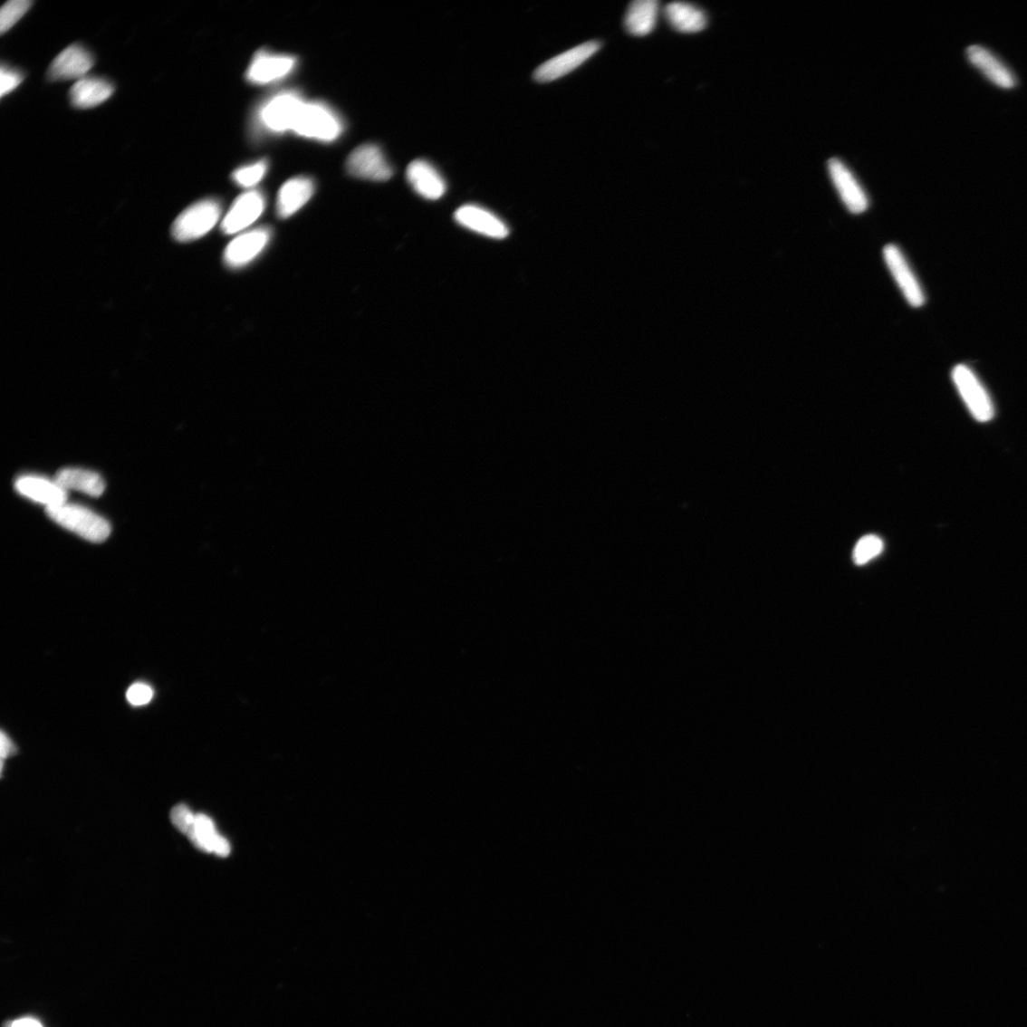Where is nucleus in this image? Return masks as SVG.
Returning <instances> with one entry per match:
<instances>
[{
    "mask_svg": "<svg viewBox=\"0 0 1027 1027\" xmlns=\"http://www.w3.org/2000/svg\"><path fill=\"white\" fill-rule=\"evenodd\" d=\"M344 130V123L328 104L304 101L295 120V135L321 142H332Z\"/></svg>",
    "mask_w": 1027,
    "mask_h": 1027,
    "instance_id": "nucleus-1",
    "label": "nucleus"
},
{
    "mask_svg": "<svg viewBox=\"0 0 1027 1027\" xmlns=\"http://www.w3.org/2000/svg\"><path fill=\"white\" fill-rule=\"evenodd\" d=\"M47 516L57 524L91 542H103L110 534V525L98 514L68 503L46 508Z\"/></svg>",
    "mask_w": 1027,
    "mask_h": 1027,
    "instance_id": "nucleus-2",
    "label": "nucleus"
},
{
    "mask_svg": "<svg viewBox=\"0 0 1027 1027\" xmlns=\"http://www.w3.org/2000/svg\"><path fill=\"white\" fill-rule=\"evenodd\" d=\"M297 91H283L274 95L259 108L256 121L262 130L270 133L292 130L303 104Z\"/></svg>",
    "mask_w": 1027,
    "mask_h": 1027,
    "instance_id": "nucleus-3",
    "label": "nucleus"
},
{
    "mask_svg": "<svg viewBox=\"0 0 1027 1027\" xmlns=\"http://www.w3.org/2000/svg\"><path fill=\"white\" fill-rule=\"evenodd\" d=\"M220 203L206 199L188 206L175 221L171 233L180 242L198 239L211 232L221 217Z\"/></svg>",
    "mask_w": 1027,
    "mask_h": 1027,
    "instance_id": "nucleus-4",
    "label": "nucleus"
},
{
    "mask_svg": "<svg viewBox=\"0 0 1027 1027\" xmlns=\"http://www.w3.org/2000/svg\"><path fill=\"white\" fill-rule=\"evenodd\" d=\"M951 376L964 403L975 420L980 423L993 420L995 414L993 399L975 372L966 365H957Z\"/></svg>",
    "mask_w": 1027,
    "mask_h": 1027,
    "instance_id": "nucleus-5",
    "label": "nucleus"
},
{
    "mask_svg": "<svg viewBox=\"0 0 1027 1027\" xmlns=\"http://www.w3.org/2000/svg\"><path fill=\"white\" fill-rule=\"evenodd\" d=\"M884 261L892 278L903 296L913 308H921L926 302V295L915 272L899 246L889 244L883 250Z\"/></svg>",
    "mask_w": 1027,
    "mask_h": 1027,
    "instance_id": "nucleus-6",
    "label": "nucleus"
},
{
    "mask_svg": "<svg viewBox=\"0 0 1027 1027\" xmlns=\"http://www.w3.org/2000/svg\"><path fill=\"white\" fill-rule=\"evenodd\" d=\"M349 174L361 179L383 182L394 174L384 151L376 144H364L356 148L347 160Z\"/></svg>",
    "mask_w": 1027,
    "mask_h": 1027,
    "instance_id": "nucleus-7",
    "label": "nucleus"
},
{
    "mask_svg": "<svg viewBox=\"0 0 1027 1027\" xmlns=\"http://www.w3.org/2000/svg\"><path fill=\"white\" fill-rule=\"evenodd\" d=\"M297 65L293 55L260 51L255 54L245 78L255 85H268L287 78Z\"/></svg>",
    "mask_w": 1027,
    "mask_h": 1027,
    "instance_id": "nucleus-8",
    "label": "nucleus"
},
{
    "mask_svg": "<svg viewBox=\"0 0 1027 1027\" xmlns=\"http://www.w3.org/2000/svg\"><path fill=\"white\" fill-rule=\"evenodd\" d=\"M828 169L832 184L848 211L852 215L865 213L869 205V197L850 169L837 158L829 160Z\"/></svg>",
    "mask_w": 1027,
    "mask_h": 1027,
    "instance_id": "nucleus-9",
    "label": "nucleus"
},
{
    "mask_svg": "<svg viewBox=\"0 0 1027 1027\" xmlns=\"http://www.w3.org/2000/svg\"><path fill=\"white\" fill-rule=\"evenodd\" d=\"M600 47L599 42H589L564 52L541 65L534 79L541 83L557 81L587 62Z\"/></svg>",
    "mask_w": 1027,
    "mask_h": 1027,
    "instance_id": "nucleus-10",
    "label": "nucleus"
},
{
    "mask_svg": "<svg viewBox=\"0 0 1027 1027\" xmlns=\"http://www.w3.org/2000/svg\"><path fill=\"white\" fill-rule=\"evenodd\" d=\"M271 237L272 231L269 227H259L240 235L226 247L224 252L225 264L228 268H243L264 250Z\"/></svg>",
    "mask_w": 1027,
    "mask_h": 1027,
    "instance_id": "nucleus-11",
    "label": "nucleus"
},
{
    "mask_svg": "<svg viewBox=\"0 0 1027 1027\" xmlns=\"http://www.w3.org/2000/svg\"><path fill=\"white\" fill-rule=\"evenodd\" d=\"M265 199L258 190H249L233 204L222 222V231L227 235H236L252 226L264 213Z\"/></svg>",
    "mask_w": 1027,
    "mask_h": 1027,
    "instance_id": "nucleus-12",
    "label": "nucleus"
},
{
    "mask_svg": "<svg viewBox=\"0 0 1027 1027\" xmlns=\"http://www.w3.org/2000/svg\"><path fill=\"white\" fill-rule=\"evenodd\" d=\"M967 60L989 81L1003 89L1017 84L1014 72L991 50L981 45H970L965 50Z\"/></svg>",
    "mask_w": 1027,
    "mask_h": 1027,
    "instance_id": "nucleus-13",
    "label": "nucleus"
},
{
    "mask_svg": "<svg viewBox=\"0 0 1027 1027\" xmlns=\"http://www.w3.org/2000/svg\"><path fill=\"white\" fill-rule=\"evenodd\" d=\"M455 219L468 230L493 239H504L509 235L505 223L480 206H461L456 209Z\"/></svg>",
    "mask_w": 1027,
    "mask_h": 1027,
    "instance_id": "nucleus-14",
    "label": "nucleus"
},
{
    "mask_svg": "<svg viewBox=\"0 0 1027 1027\" xmlns=\"http://www.w3.org/2000/svg\"><path fill=\"white\" fill-rule=\"evenodd\" d=\"M92 65V56L87 50L80 45H72L53 61L48 78L52 82L82 80Z\"/></svg>",
    "mask_w": 1027,
    "mask_h": 1027,
    "instance_id": "nucleus-15",
    "label": "nucleus"
},
{
    "mask_svg": "<svg viewBox=\"0 0 1027 1027\" xmlns=\"http://www.w3.org/2000/svg\"><path fill=\"white\" fill-rule=\"evenodd\" d=\"M407 179L418 196L428 200L440 199L446 192V183L442 175L424 159H416L408 165Z\"/></svg>",
    "mask_w": 1027,
    "mask_h": 1027,
    "instance_id": "nucleus-16",
    "label": "nucleus"
},
{
    "mask_svg": "<svg viewBox=\"0 0 1027 1027\" xmlns=\"http://www.w3.org/2000/svg\"><path fill=\"white\" fill-rule=\"evenodd\" d=\"M315 192L314 181L307 177H298L285 182L277 197V215L285 219L293 216L306 205Z\"/></svg>",
    "mask_w": 1027,
    "mask_h": 1027,
    "instance_id": "nucleus-17",
    "label": "nucleus"
},
{
    "mask_svg": "<svg viewBox=\"0 0 1027 1027\" xmlns=\"http://www.w3.org/2000/svg\"><path fill=\"white\" fill-rule=\"evenodd\" d=\"M15 489L24 496L47 507L64 504L68 500V493L65 489L54 481L37 475H24L19 478L15 483Z\"/></svg>",
    "mask_w": 1027,
    "mask_h": 1027,
    "instance_id": "nucleus-18",
    "label": "nucleus"
},
{
    "mask_svg": "<svg viewBox=\"0 0 1027 1027\" xmlns=\"http://www.w3.org/2000/svg\"><path fill=\"white\" fill-rule=\"evenodd\" d=\"M113 91L112 85L103 79L83 78L72 87L70 99L73 107L89 109L107 101Z\"/></svg>",
    "mask_w": 1027,
    "mask_h": 1027,
    "instance_id": "nucleus-19",
    "label": "nucleus"
},
{
    "mask_svg": "<svg viewBox=\"0 0 1027 1027\" xmlns=\"http://www.w3.org/2000/svg\"><path fill=\"white\" fill-rule=\"evenodd\" d=\"M53 481L66 491H81L91 497H101L106 487L98 473L80 468H63L55 474Z\"/></svg>",
    "mask_w": 1027,
    "mask_h": 1027,
    "instance_id": "nucleus-20",
    "label": "nucleus"
},
{
    "mask_svg": "<svg viewBox=\"0 0 1027 1027\" xmlns=\"http://www.w3.org/2000/svg\"><path fill=\"white\" fill-rule=\"evenodd\" d=\"M666 18L677 32L694 34L707 27V16L698 7L685 3H672L664 9Z\"/></svg>",
    "mask_w": 1027,
    "mask_h": 1027,
    "instance_id": "nucleus-21",
    "label": "nucleus"
},
{
    "mask_svg": "<svg viewBox=\"0 0 1027 1027\" xmlns=\"http://www.w3.org/2000/svg\"><path fill=\"white\" fill-rule=\"evenodd\" d=\"M659 10L657 0H637L630 5L625 15V28L635 36H645L656 27Z\"/></svg>",
    "mask_w": 1027,
    "mask_h": 1027,
    "instance_id": "nucleus-22",
    "label": "nucleus"
},
{
    "mask_svg": "<svg viewBox=\"0 0 1027 1027\" xmlns=\"http://www.w3.org/2000/svg\"><path fill=\"white\" fill-rule=\"evenodd\" d=\"M192 843L204 852H214L220 839L211 818L197 814L195 825L187 834Z\"/></svg>",
    "mask_w": 1027,
    "mask_h": 1027,
    "instance_id": "nucleus-23",
    "label": "nucleus"
},
{
    "mask_svg": "<svg viewBox=\"0 0 1027 1027\" xmlns=\"http://www.w3.org/2000/svg\"><path fill=\"white\" fill-rule=\"evenodd\" d=\"M268 168V161L265 159L259 160L235 169L233 174V179L240 187L246 188L253 187L262 181Z\"/></svg>",
    "mask_w": 1027,
    "mask_h": 1027,
    "instance_id": "nucleus-24",
    "label": "nucleus"
},
{
    "mask_svg": "<svg viewBox=\"0 0 1027 1027\" xmlns=\"http://www.w3.org/2000/svg\"><path fill=\"white\" fill-rule=\"evenodd\" d=\"M884 549L883 541L875 535L865 536L855 545L853 561L858 565H863L877 558Z\"/></svg>",
    "mask_w": 1027,
    "mask_h": 1027,
    "instance_id": "nucleus-25",
    "label": "nucleus"
},
{
    "mask_svg": "<svg viewBox=\"0 0 1027 1027\" xmlns=\"http://www.w3.org/2000/svg\"><path fill=\"white\" fill-rule=\"evenodd\" d=\"M29 0H12L5 4L0 12V31H9L30 9Z\"/></svg>",
    "mask_w": 1027,
    "mask_h": 1027,
    "instance_id": "nucleus-26",
    "label": "nucleus"
},
{
    "mask_svg": "<svg viewBox=\"0 0 1027 1027\" xmlns=\"http://www.w3.org/2000/svg\"><path fill=\"white\" fill-rule=\"evenodd\" d=\"M170 821L181 832L187 834L195 825L196 815L186 805L180 804L171 810Z\"/></svg>",
    "mask_w": 1027,
    "mask_h": 1027,
    "instance_id": "nucleus-27",
    "label": "nucleus"
},
{
    "mask_svg": "<svg viewBox=\"0 0 1027 1027\" xmlns=\"http://www.w3.org/2000/svg\"><path fill=\"white\" fill-rule=\"evenodd\" d=\"M154 697V690L145 683L131 685L127 692V699L132 706H143Z\"/></svg>",
    "mask_w": 1027,
    "mask_h": 1027,
    "instance_id": "nucleus-28",
    "label": "nucleus"
},
{
    "mask_svg": "<svg viewBox=\"0 0 1027 1027\" xmlns=\"http://www.w3.org/2000/svg\"><path fill=\"white\" fill-rule=\"evenodd\" d=\"M0 80H2V87H0V95L2 98L6 94L13 91L24 81V75L16 70L2 66L0 71Z\"/></svg>",
    "mask_w": 1027,
    "mask_h": 1027,
    "instance_id": "nucleus-29",
    "label": "nucleus"
},
{
    "mask_svg": "<svg viewBox=\"0 0 1027 1027\" xmlns=\"http://www.w3.org/2000/svg\"><path fill=\"white\" fill-rule=\"evenodd\" d=\"M15 753L14 745L11 739L3 732L2 733V757L5 759Z\"/></svg>",
    "mask_w": 1027,
    "mask_h": 1027,
    "instance_id": "nucleus-30",
    "label": "nucleus"
},
{
    "mask_svg": "<svg viewBox=\"0 0 1027 1027\" xmlns=\"http://www.w3.org/2000/svg\"><path fill=\"white\" fill-rule=\"evenodd\" d=\"M5 1027H43V1026L42 1025V1023L40 1022H38L34 1019L24 1018V1019L14 1021L13 1022H7Z\"/></svg>",
    "mask_w": 1027,
    "mask_h": 1027,
    "instance_id": "nucleus-31",
    "label": "nucleus"
}]
</instances>
